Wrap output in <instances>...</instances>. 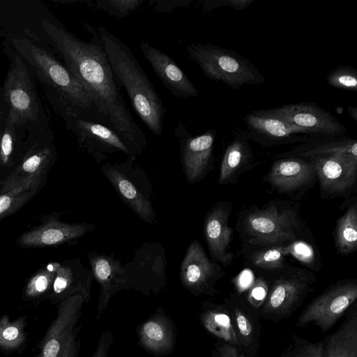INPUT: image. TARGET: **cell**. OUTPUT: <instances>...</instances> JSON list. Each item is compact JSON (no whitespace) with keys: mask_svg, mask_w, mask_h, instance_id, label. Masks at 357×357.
Instances as JSON below:
<instances>
[{"mask_svg":"<svg viewBox=\"0 0 357 357\" xmlns=\"http://www.w3.org/2000/svg\"><path fill=\"white\" fill-rule=\"evenodd\" d=\"M299 207L284 201H271L261 208L251 207L238 220L239 232L248 243L261 248L298 241L301 227Z\"/></svg>","mask_w":357,"mask_h":357,"instance_id":"277c9868","label":"cell"},{"mask_svg":"<svg viewBox=\"0 0 357 357\" xmlns=\"http://www.w3.org/2000/svg\"><path fill=\"white\" fill-rule=\"evenodd\" d=\"M3 109H0V137L2 131V123H3Z\"/></svg>","mask_w":357,"mask_h":357,"instance_id":"ee69618b","label":"cell"},{"mask_svg":"<svg viewBox=\"0 0 357 357\" xmlns=\"http://www.w3.org/2000/svg\"><path fill=\"white\" fill-rule=\"evenodd\" d=\"M7 50L10 66L3 86V100L8 106L6 117L16 127L37 122L40 105L29 69L10 46Z\"/></svg>","mask_w":357,"mask_h":357,"instance_id":"8992f818","label":"cell"},{"mask_svg":"<svg viewBox=\"0 0 357 357\" xmlns=\"http://www.w3.org/2000/svg\"><path fill=\"white\" fill-rule=\"evenodd\" d=\"M245 132L250 139L264 147L305 142L314 137L289 125L272 110L260 109L247 113L244 116Z\"/></svg>","mask_w":357,"mask_h":357,"instance_id":"4fadbf2b","label":"cell"},{"mask_svg":"<svg viewBox=\"0 0 357 357\" xmlns=\"http://www.w3.org/2000/svg\"><path fill=\"white\" fill-rule=\"evenodd\" d=\"M287 255H288L287 245L262 248L252 253L250 261L252 264L257 268L279 271L285 267Z\"/></svg>","mask_w":357,"mask_h":357,"instance_id":"d6a6232c","label":"cell"},{"mask_svg":"<svg viewBox=\"0 0 357 357\" xmlns=\"http://www.w3.org/2000/svg\"><path fill=\"white\" fill-rule=\"evenodd\" d=\"M356 298V280L340 281L330 287L306 307L300 316L298 324L303 325L312 322L326 329Z\"/></svg>","mask_w":357,"mask_h":357,"instance_id":"5bb4252c","label":"cell"},{"mask_svg":"<svg viewBox=\"0 0 357 357\" xmlns=\"http://www.w3.org/2000/svg\"><path fill=\"white\" fill-rule=\"evenodd\" d=\"M224 275L220 265L208 258L202 245L195 239L181 264L180 279L183 286L195 296L213 295L215 282Z\"/></svg>","mask_w":357,"mask_h":357,"instance_id":"9a60e30c","label":"cell"},{"mask_svg":"<svg viewBox=\"0 0 357 357\" xmlns=\"http://www.w3.org/2000/svg\"><path fill=\"white\" fill-rule=\"evenodd\" d=\"M288 255H291L305 266H312L314 262L312 248L305 242L296 241L287 244Z\"/></svg>","mask_w":357,"mask_h":357,"instance_id":"8d00e7d4","label":"cell"},{"mask_svg":"<svg viewBox=\"0 0 357 357\" xmlns=\"http://www.w3.org/2000/svg\"><path fill=\"white\" fill-rule=\"evenodd\" d=\"M236 324L241 334L244 337H248L252 332V324L247 317L241 311L236 312Z\"/></svg>","mask_w":357,"mask_h":357,"instance_id":"ab89813d","label":"cell"},{"mask_svg":"<svg viewBox=\"0 0 357 357\" xmlns=\"http://www.w3.org/2000/svg\"><path fill=\"white\" fill-rule=\"evenodd\" d=\"M254 0H206L200 1L201 10L204 12H210L220 7H229L235 10L246 9Z\"/></svg>","mask_w":357,"mask_h":357,"instance_id":"74e56055","label":"cell"},{"mask_svg":"<svg viewBox=\"0 0 357 357\" xmlns=\"http://www.w3.org/2000/svg\"><path fill=\"white\" fill-rule=\"evenodd\" d=\"M346 153L357 156V142L345 135L341 137H314L292 149L278 154L275 158L296 157L305 159Z\"/></svg>","mask_w":357,"mask_h":357,"instance_id":"4316f807","label":"cell"},{"mask_svg":"<svg viewBox=\"0 0 357 357\" xmlns=\"http://www.w3.org/2000/svg\"><path fill=\"white\" fill-rule=\"evenodd\" d=\"M288 269L282 273L271 291L266 308L273 312L288 310L300 300L312 283L314 275L304 268L288 266Z\"/></svg>","mask_w":357,"mask_h":357,"instance_id":"ffe728a7","label":"cell"},{"mask_svg":"<svg viewBox=\"0 0 357 357\" xmlns=\"http://www.w3.org/2000/svg\"><path fill=\"white\" fill-rule=\"evenodd\" d=\"M139 47L158 79L173 96L190 98L198 95L196 86L170 56L143 40Z\"/></svg>","mask_w":357,"mask_h":357,"instance_id":"2e32d148","label":"cell"},{"mask_svg":"<svg viewBox=\"0 0 357 357\" xmlns=\"http://www.w3.org/2000/svg\"><path fill=\"white\" fill-rule=\"evenodd\" d=\"M40 25L52 49L92 98L105 125L121 137L132 156L140 154L146 144L145 134L124 101L96 29L87 26L92 38L86 42L53 17L43 18Z\"/></svg>","mask_w":357,"mask_h":357,"instance_id":"6da1fadb","label":"cell"},{"mask_svg":"<svg viewBox=\"0 0 357 357\" xmlns=\"http://www.w3.org/2000/svg\"><path fill=\"white\" fill-rule=\"evenodd\" d=\"M309 160L319 181L322 197L343 195L354 187L357 178V156L335 153Z\"/></svg>","mask_w":357,"mask_h":357,"instance_id":"8fae6325","label":"cell"},{"mask_svg":"<svg viewBox=\"0 0 357 357\" xmlns=\"http://www.w3.org/2000/svg\"><path fill=\"white\" fill-rule=\"evenodd\" d=\"M335 246L340 254L347 255L357 248V204L351 206L337 220L335 228Z\"/></svg>","mask_w":357,"mask_h":357,"instance_id":"83f0119b","label":"cell"},{"mask_svg":"<svg viewBox=\"0 0 357 357\" xmlns=\"http://www.w3.org/2000/svg\"><path fill=\"white\" fill-rule=\"evenodd\" d=\"M41 181H33L16 186L0 195V220L13 213L24 205L38 191Z\"/></svg>","mask_w":357,"mask_h":357,"instance_id":"f1b7e54d","label":"cell"},{"mask_svg":"<svg viewBox=\"0 0 357 357\" xmlns=\"http://www.w3.org/2000/svg\"><path fill=\"white\" fill-rule=\"evenodd\" d=\"M26 317H20L10 321L6 314L0 317V349L13 351L20 348L26 340L24 328Z\"/></svg>","mask_w":357,"mask_h":357,"instance_id":"f546056e","label":"cell"},{"mask_svg":"<svg viewBox=\"0 0 357 357\" xmlns=\"http://www.w3.org/2000/svg\"><path fill=\"white\" fill-rule=\"evenodd\" d=\"M220 351L222 357H238L237 355L234 354L233 349L222 348Z\"/></svg>","mask_w":357,"mask_h":357,"instance_id":"7bdbcfd3","label":"cell"},{"mask_svg":"<svg viewBox=\"0 0 357 357\" xmlns=\"http://www.w3.org/2000/svg\"><path fill=\"white\" fill-rule=\"evenodd\" d=\"M149 3L154 10L167 13L181 7L188 6L192 3V0L150 1Z\"/></svg>","mask_w":357,"mask_h":357,"instance_id":"f35d334b","label":"cell"},{"mask_svg":"<svg viewBox=\"0 0 357 357\" xmlns=\"http://www.w3.org/2000/svg\"><path fill=\"white\" fill-rule=\"evenodd\" d=\"M348 113L350 117L354 119L356 122L357 121V107L356 106H349L347 107Z\"/></svg>","mask_w":357,"mask_h":357,"instance_id":"b9f144b4","label":"cell"},{"mask_svg":"<svg viewBox=\"0 0 357 357\" xmlns=\"http://www.w3.org/2000/svg\"><path fill=\"white\" fill-rule=\"evenodd\" d=\"M287 122L310 137H341L347 128L330 112L311 102L283 105L272 109Z\"/></svg>","mask_w":357,"mask_h":357,"instance_id":"ba28073f","label":"cell"},{"mask_svg":"<svg viewBox=\"0 0 357 357\" xmlns=\"http://www.w3.org/2000/svg\"><path fill=\"white\" fill-rule=\"evenodd\" d=\"M326 82L335 89L356 91L357 70L349 66H337L328 73Z\"/></svg>","mask_w":357,"mask_h":357,"instance_id":"e575fe53","label":"cell"},{"mask_svg":"<svg viewBox=\"0 0 357 357\" xmlns=\"http://www.w3.org/2000/svg\"><path fill=\"white\" fill-rule=\"evenodd\" d=\"M203 326L211 333L226 341L236 340L229 317L215 308L205 309L201 315Z\"/></svg>","mask_w":357,"mask_h":357,"instance_id":"4dcf8cb0","label":"cell"},{"mask_svg":"<svg viewBox=\"0 0 357 357\" xmlns=\"http://www.w3.org/2000/svg\"><path fill=\"white\" fill-rule=\"evenodd\" d=\"M93 275L91 270L84 268L80 263L70 265L60 264L57 268L52 286V300L61 303L75 294L82 296L84 304L91 298Z\"/></svg>","mask_w":357,"mask_h":357,"instance_id":"484cf974","label":"cell"},{"mask_svg":"<svg viewBox=\"0 0 357 357\" xmlns=\"http://www.w3.org/2000/svg\"><path fill=\"white\" fill-rule=\"evenodd\" d=\"M8 39V45L31 66L46 88L50 101L63 119L78 116L105 125L89 94L52 52L24 36Z\"/></svg>","mask_w":357,"mask_h":357,"instance_id":"7a4b0ae2","label":"cell"},{"mask_svg":"<svg viewBox=\"0 0 357 357\" xmlns=\"http://www.w3.org/2000/svg\"><path fill=\"white\" fill-rule=\"evenodd\" d=\"M84 304L79 294L59 303L56 316L39 344L37 357H78L82 328L79 321Z\"/></svg>","mask_w":357,"mask_h":357,"instance_id":"52a82bcc","label":"cell"},{"mask_svg":"<svg viewBox=\"0 0 357 357\" xmlns=\"http://www.w3.org/2000/svg\"><path fill=\"white\" fill-rule=\"evenodd\" d=\"M179 139L181 161L186 178L190 183L202 179L213 167L216 130L213 128L192 136L180 121L175 129Z\"/></svg>","mask_w":357,"mask_h":357,"instance_id":"7c38bea8","label":"cell"},{"mask_svg":"<svg viewBox=\"0 0 357 357\" xmlns=\"http://www.w3.org/2000/svg\"><path fill=\"white\" fill-rule=\"evenodd\" d=\"M186 50L209 79L222 82L232 89H239L245 84L265 83V77L257 67L231 49L212 43H193Z\"/></svg>","mask_w":357,"mask_h":357,"instance_id":"5b68a950","label":"cell"},{"mask_svg":"<svg viewBox=\"0 0 357 357\" xmlns=\"http://www.w3.org/2000/svg\"><path fill=\"white\" fill-rule=\"evenodd\" d=\"M54 156V148L50 142H36L19 166L3 183L0 193L26 183L42 181Z\"/></svg>","mask_w":357,"mask_h":357,"instance_id":"cb8c5ba5","label":"cell"},{"mask_svg":"<svg viewBox=\"0 0 357 357\" xmlns=\"http://www.w3.org/2000/svg\"><path fill=\"white\" fill-rule=\"evenodd\" d=\"M253 161L254 153L245 130L236 129L222 157L218 183L236 182L240 175L251 167Z\"/></svg>","mask_w":357,"mask_h":357,"instance_id":"d4e9b609","label":"cell"},{"mask_svg":"<svg viewBox=\"0 0 357 357\" xmlns=\"http://www.w3.org/2000/svg\"><path fill=\"white\" fill-rule=\"evenodd\" d=\"M16 126L6 117L0 137V162L3 165L11 163L16 142Z\"/></svg>","mask_w":357,"mask_h":357,"instance_id":"d590c367","label":"cell"},{"mask_svg":"<svg viewBox=\"0 0 357 357\" xmlns=\"http://www.w3.org/2000/svg\"><path fill=\"white\" fill-rule=\"evenodd\" d=\"M91 271L100 287L97 305L96 319L99 320L107 307L112 297L127 289V278L124 266L119 259L102 254H89Z\"/></svg>","mask_w":357,"mask_h":357,"instance_id":"d6986e66","label":"cell"},{"mask_svg":"<svg viewBox=\"0 0 357 357\" xmlns=\"http://www.w3.org/2000/svg\"><path fill=\"white\" fill-rule=\"evenodd\" d=\"M316 174L310 160L289 157L276 160L266 181L279 193L292 195L314 181Z\"/></svg>","mask_w":357,"mask_h":357,"instance_id":"ac0fdd59","label":"cell"},{"mask_svg":"<svg viewBox=\"0 0 357 357\" xmlns=\"http://www.w3.org/2000/svg\"><path fill=\"white\" fill-rule=\"evenodd\" d=\"M102 173L112 184L127 205L143 220L153 224L155 213L148 195L128 175L125 163L107 164L101 167Z\"/></svg>","mask_w":357,"mask_h":357,"instance_id":"7402d4cb","label":"cell"},{"mask_svg":"<svg viewBox=\"0 0 357 357\" xmlns=\"http://www.w3.org/2000/svg\"><path fill=\"white\" fill-rule=\"evenodd\" d=\"M96 31L113 73L123 86L141 121L155 135H160L166 108L132 50L102 26Z\"/></svg>","mask_w":357,"mask_h":357,"instance_id":"3957f363","label":"cell"},{"mask_svg":"<svg viewBox=\"0 0 357 357\" xmlns=\"http://www.w3.org/2000/svg\"><path fill=\"white\" fill-rule=\"evenodd\" d=\"M165 266L162 248L156 243L144 245L124 266L127 289H135L146 296L159 293L166 285Z\"/></svg>","mask_w":357,"mask_h":357,"instance_id":"30bf717a","label":"cell"},{"mask_svg":"<svg viewBox=\"0 0 357 357\" xmlns=\"http://www.w3.org/2000/svg\"><path fill=\"white\" fill-rule=\"evenodd\" d=\"M265 294L266 291L260 286L254 288L252 293V296L257 300H261L265 296Z\"/></svg>","mask_w":357,"mask_h":357,"instance_id":"60d3db41","label":"cell"},{"mask_svg":"<svg viewBox=\"0 0 357 357\" xmlns=\"http://www.w3.org/2000/svg\"><path fill=\"white\" fill-rule=\"evenodd\" d=\"M137 334L141 346L153 354L167 355L174 349L175 325L162 308H158L139 325Z\"/></svg>","mask_w":357,"mask_h":357,"instance_id":"603a6c76","label":"cell"},{"mask_svg":"<svg viewBox=\"0 0 357 357\" xmlns=\"http://www.w3.org/2000/svg\"><path fill=\"white\" fill-rule=\"evenodd\" d=\"M96 9L103 10L109 15L124 18L137 9L145 1L143 0H100L88 1Z\"/></svg>","mask_w":357,"mask_h":357,"instance_id":"836d02e7","label":"cell"},{"mask_svg":"<svg viewBox=\"0 0 357 357\" xmlns=\"http://www.w3.org/2000/svg\"><path fill=\"white\" fill-rule=\"evenodd\" d=\"M231 212L230 202H219L204 219V235L212 259L224 267L230 266L234 257L229 250L233 235V229L228 223Z\"/></svg>","mask_w":357,"mask_h":357,"instance_id":"e0dca14e","label":"cell"},{"mask_svg":"<svg viewBox=\"0 0 357 357\" xmlns=\"http://www.w3.org/2000/svg\"><path fill=\"white\" fill-rule=\"evenodd\" d=\"M61 264L52 262L37 272L26 285L24 297L33 299L44 294L52 288L57 268Z\"/></svg>","mask_w":357,"mask_h":357,"instance_id":"1f68e13d","label":"cell"},{"mask_svg":"<svg viewBox=\"0 0 357 357\" xmlns=\"http://www.w3.org/2000/svg\"><path fill=\"white\" fill-rule=\"evenodd\" d=\"M63 120L66 128L77 136L79 147L97 162L104 160L109 155L117 152L134 157L121 137L108 126L78 116H70Z\"/></svg>","mask_w":357,"mask_h":357,"instance_id":"9c48e42d","label":"cell"},{"mask_svg":"<svg viewBox=\"0 0 357 357\" xmlns=\"http://www.w3.org/2000/svg\"><path fill=\"white\" fill-rule=\"evenodd\" d=\"M94 229L86 223L70 224L50 218L40 225L22 234L17 243L24 247H45L67 243Z\"/></svg>","mask_w":357,"mask_h":357,"instance_id":"44dd1931","label":"cell"}]
</instances>
